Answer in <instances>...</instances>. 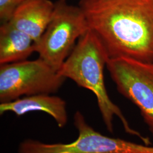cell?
Listing matches in <instances>:
<instances>
[{
  "instance_id": "cell-1",
  "label": "cell",
  "mask_w": 153,
  "mask_h": 153,
  "mask_svg": "<svg viewBox=\"0 0 153 153\" xmlns=\"http://www.w3.org/2000/svg\"><path fill=\"white\" fill-rule=\"evenodd\" d=\"M109 59L153 61V0H80Z\"/></svg>"
},
{
  "instance_id": "cell-4",
  "label": "cell",
  "mask_w": 153,
  "mask_h": 153,
  "mask_svg": "<svg viewBox=\"0 0 153 153\" xmlns=\"http://www.w3.org/2000/svg\"><path fill=\"white\" fill-rule=\"evenodd\" d=\"M65 79L40 58L1 65L0 102L38 94H55Z\"/></svg>"
},
{
  "instance_id": "cell-5",
  "label": "cell",
  "mask_w": 153,
  "mask_h": 153,
  "mask_svg": "<svg viewBox=\"0 0 153 153\" xmlns=\"http://www.w3.org/2000/svg\"><path fill=\"white\" fill-rule=\"evenodd\" d=\"M107 67L117 91L137 106L153 136V63L117 58Z\"/></svg>"
},
{
  "instance_id": "cell-7",
  "label": "cell",
  "mask_w": 153,
  "mask_h": 153,
  "mask_svg": "<svg viewBox=\"0 0 153 153\" xmlns=\"http://www.w3.org/2000/svg\"><path fill=\"white\" fill-rule=\"evenodd\" d=\"M55 6L50 0H27L16 8L8 22L37 44L51 20Z\"/></svg>"
},
{
  "instance_id": "cell-3",
  "label": "cell",
  "mask_w": 153,
  "mask_h": 153,
  "mask_svg": "<svg viewBox=\"0 0 153 153\" xmlns=\"http://www.w3.org/2000/svg\"><path fill=\"white\" fill-rule=\"evenodd\" d=\"M88 29L79 6L70 5L66 0H59L55 3L51 21L36 44V52L40 59L58 71Z\"/></svg>"
},
{
  "instance_id": "cell-6",
  "label": "cell",
  "mask_w": 153,
  "mask_h": 153,
  "mask_svg": "<svg viewBox=\"0 0 153 153\" xmlns=\"http://www.w3.org/2000/svg\"><path fill=\"white\" fill-rule=\"evenodd\" d=\"M78 133L76 140L70 143H46L26 139L19 145L18 153H129V141L105 136L90 126L80 111L73 117Z\"/></svg>"
},
{
  "instance_id": "cell-9",
  "label": "cell",
  "mask_w": 153,
  "mask_h": 153,
  "mask_svg": "<svg viewBox=\"0 0 153 153\" xmlns=\"http://www.w3.org/2000/svg\"><path fill=\"white\" fill-rule=\"evenodd\" d=\"M36 43L26 33L13 26L9 22L0 27V64L26 60L36 52Z\"/></svg>"
},
{
  "instance_id": "cell-8",
  "label": "cell",
  "mask_w": 153,
  "mask_h": 153,
  "mask_svg": "<svg viewBox=\"0 0 153 153\" xmlns=\"http://www.w3.org/2000/svg\"><path fill=\"white\" fill-rule=\"evenodd\" d=\"M41 111L53 118L57 126L62 128L68 121L65 101L51 94H38L23 97L15 100L0 104V115L12 112L21 116L28 112Z\"/></svg>"
},
{
  "instance_id": "cell-10",
  "label": "cell",
  "mask_w": 153,
  "mask_h": 153,
  "mask_svg": "<svg viewBox=\"0 0 153 153\" xmlns=\"http://www.w3.org/2000/svg\"><path fill=\"white\" fill-rule=\"evenodd\" d=\"M27 0H0V19L2 23L9 21L16 8Z\"/></svg>"
},
{
  "instance_id": "cell-11",
  "label": "cell",
  "mask_w": 153,
  "mask_h": 153,
  "mask_svg": "<svg viewBox=\"0 0 153 153\" xmlns=\"http://www.w3.org/2000/svg\"><path fill=\"white\" fill-rule=\"evenodd\" d=\"M152 63H153V62H152Z\"/></svg>"
},
{
  "instance_id": "cell-2",
  "label": "cell",
  "mask_w": 153,
  "mask_h": 153,
  "mask_svg": "<svg viewBox=\"0 0 153 153\" xmlns=\"http://www.w3.org/2000/svg\"><path fill=\"white\" fill-rule=\"evenodd\" d=\"M109 60L103 46L89 28L78 40L71 55L58 71L61 76L71 79L80 87L93 92L107 130L114 132L115 116L120 120L126 133L150 145L149 138L134 129L119 106L109 98L105 86L104 66Z\"/></svg>"
}]
</instances>
